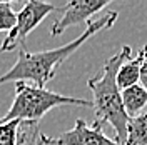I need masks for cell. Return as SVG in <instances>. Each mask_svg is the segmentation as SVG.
<instances>
[{"label":"cell","instance_id":"obj_2","mask_svg":"<svg viewBox=\"0 0 147 145\" xmlns=\"http://www.w3.org/2000/svg\"><path fill=\"white\" fill-rule=\"evenodd\" d=\"M130 55H132L130 47H122L120 52L114 54L104 64L100 75L87 82L92 92V109L95 112V122H99L102 127L104 124H109L115 132V142L120 145L125 144L129 117L122 107L120 90L115 82V75L119 67Z\"/></svg>","mask_w":147,"mask_h":145},{"label":"cell","instance_id":"obj_9","mask_svg":"<svg viewBox=\"0 0 147 145\" xmlns=\"http://www.w3.org/2000/svg\"><path fill=\"white\" fill-rule=\"evenodd\" d=\"M124 145H147V113L129 118Z\"/></svg>","mask_w":147,"mask_h":145},{"label":"cell","instance_id":"obj_11","mask_svg":"<svg viewBox=\"0 0 147 145\" xmlns=\"http://www.w3.org/2000/svg\"><path fill=\"white\" fill-rule=\"evenodd\" d=\"M15 23V12L12 10V3L0 2V32H9Z\"/></svg>","mask_w":147,"mask_h":145},{"label":"cell","instance_id":"obj_13","mask_svg":"<svg viewBox=\"0 0 147 145\" xmlns=\"http://www.w3.org/2000/svg\"><path fill=\"white\" fill-rule=\"evenodd\" d=\"M34 145H60L57 138H52V137L44 135L42 132H38L37 135V142H34Z\"/></svg>","mask_w":147,"mask_h":145},{"label":"cell","instance_id":"obj_10","mask_svg":"<svg viewBox=\"0 0 147 145\" xmlns=\"http://www.w3.org/2000/svg\"><path fill=\"white\" fill-rule=\"evenodd\" d=\"M22 122L13 120H3L0 124V145H18V132H20Z\"/></svg>","mask_w":147,"mask_h":145},{"label":"cell","instance_id":"obj_3","mask_svg":"<svg viewBox=\"0 0 147 145\" xmlns=\"http://www.w3.org/2000/svg\"><path fill=\"white\" fill-rule=\"evenodd\" d=\"M64 105L92 107V102L84 99L65 97L62 93L38 89L35 85H30L25 82H15V99L12 102L9 112L5 113V117H2V120L17 118L22 124L38 125V122L47 112H50L55 107H64Z\"/></svg>","mask_w":147,"mask_h":145},{"label":"cell","instance_id":"obj_14","mask_svg":"<svg viewBox=\"0 0 147 145\" xmlns=\"http://www.w3.org/2000/svg\"><path fill=\"white\" fill-rule=\"evenodd\" d=\"M2 122H3V120H2V118H0V124H2Z\"/></svg>","mask_w":147,"mask_h":145},{"label":"cell","instance_id":"obj_6","mask_svg":"<svg viewBox=\"0 0 147 145\" xmlns=\"http://www.w3.org/2000/svg\"><path fill=\"white\" fill-rule=\"evenodd\" d=\"M57 140L60 145H120L102 132V125L99 122L89 125L82 118H79L74 128L64 132Z\"/></svg>","mask_w":147,"mask_h":145},{"label":"cell","instance_id":"obj_1","mask_svg":"<svg viewBox=\"0 0 147 145\" xmlns=\"http://www.w3.org/2000/svg\"><path fill=\"white\" fill-rule=\"evenodd\" d=\"M117 17L119 13L115 10H110L97 20L89 22L85 30L75 40L62 47H57V48H50L44 52H27L25 48H22L13 67H10L9 72H5L0 77V85L7 82H25L27 83L30 80L34 82L35 87L44 89L54 79L55 70L62 65V62H65L72 54H75V50L80 48L92 35H95L100 30L110 28L114 25V22L117 20Z\"/></svg>","mask_w":147,"mask_h":145},{"label":"cell","instance_id":"obj_4","mask_svg":"<svg viewBox=\"0 0 147 145\" xmlns=\"http://www.w3.org/2000/svg\"><path fill=\"white\" fill-rule=\"evenodd\" d=\"M55 10H59L52 3H45V2H38V0H32L24 5V9L18 13H15V23L13 27L9 30V34L5 37L3 44L0 47L2 52H12L13 48L18 45H24L27 35L35 30V27L40 25V22Z\"/></svg>","mask_w":147,"mask_h":145},{"label":"cell","instance_id":"obj_8","mask_svg":"<svg viewBox=\"0 0 147 145\" xmlns=\"http://www.w3.org/2000/svg\"><path fill=\"white\" fill-rule=\"evenodd\" d=\"M139 72H140V54H136V57H129L127 60L119 67L117 75H115V82L119 90H124L127 87L137 85L139 83Z\"/></svg>","mask_w":147,"mask_h":145},{"label":"cell","instance_id":"obj_5","mask_svg":"<svg viewBox=\"0 0 147 145\" xmlns=\"http://www.w3.org/2000/svg\"><path fill=\"white\" fill-rule=\"evenodd\" d=\"M109 2L110 0H72V2L65 3L64 7L59 9L62 12V17L52 23L50 35H62L69 27L89 22V18L94 13H97V12H100L102 9L107 7Z\"/></svg>","mask_w":147,"mask_h":145},{"label":"cell","instance_id":"obj_7","mask_svg":"<svg viewBox=\"0 0 147 145\" xmlns=\"http://www.w3.org/2000/svg\"><path fill=\"white\" fill-rule=\"evenodd\" d=\"M120 100H122V107L125 110L129 118L137 117L142 113L144 107L147 105V90L140 85H132L124 90H120Z\"/></svg>","mask_w":147,"mask_h":145},{"label":"cell","instance_id":"obj_12","mask_svg":"<svg viewBox=\"0 0 147 145\" xmlns=\"http://www.w3.org/2000/svg\"><path fill=\"white\" fill-rule=\"evenodd\" d=\"M140 54V72H139V85L147 90V45L139 50Z\"/></svg>","mask_w":147,"mask_h":145}]
</instances>
